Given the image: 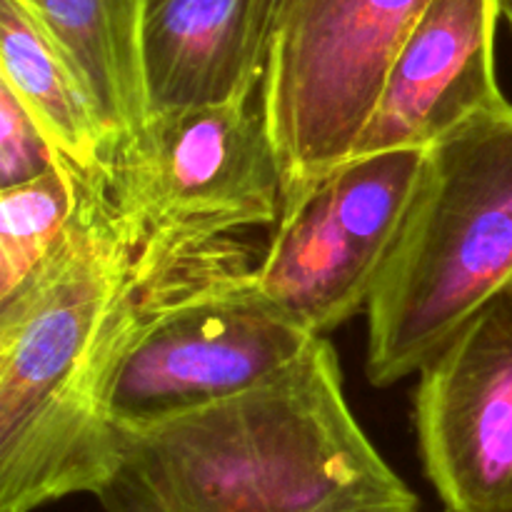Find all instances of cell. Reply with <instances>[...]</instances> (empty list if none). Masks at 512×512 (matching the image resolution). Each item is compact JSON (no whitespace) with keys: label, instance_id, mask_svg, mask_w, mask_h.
I'll list each match as a JSON object with an SVG mask.
<instances>
[{"label":"cell","instance_id":"6da1fadb","mask_svg":"<svg viewBox=\"0 0 512 512\" xmlns=\"http://www.w3.org/2000/svg\"><path fill=\"white\" fill-rule=\"evenodd\" d=\"M73 180L75 208L60 243L0 298V512L95 495L118 460L110 400L150 280L113 183Z\"/></svg>","mask_w":512,"mask_h":512},{"label":"cell","instance_id":"7a4b0ae2","mask_svg":"<svg viewBox=\"0 0 512 512\" xmlns=\"http://www.w3.org/2000/svg\"><path fill=\"white\" fill-rule=\"evenodd\" d=\"M118 428L93 495L105 512H418L355 418L328 335L245 393Z\"/></svg>","mask_w":512,"mask_h":512},{"label":"cell","instance_id":"3957f363","mask_svg":"<svg viewBox=\"0 0 512 512\" xmlns=\"http://www.w3.org/2000/svg\"><path fill=\"white\" fill-rule=\"evenodd\" d=\"M512 288V103L425 150L393 253L368 300L365 373L390 388L418 373Z\"/></svg>","mask_w":512,"mask_h":512},{"label":"cell","instance_id":"277c9868","mask_svg":"<svg viewBox=\"0 0 512 512\" xmlns=\"http://www.w3.org/2000/svg\"><path fill=\"white\" fill-rule=\"evenodd\" d=\"M233 245L150 280L148 308L113 388L118 425L163 420L245 393L320 335L280 318L240 283Z\"/></svg>","mask_w":512,"mask_h":512},{"label":"cell","instance_id":"5b68a950","mask_svg":"<svg viewBox=\"0 0 512 512\" xmlns=\"http://www.w3.org/2000/svg\"><path fill=\"white\" fill-rule=\"evenodd\" d=\"M428 5L298 0L280 20L258 108L283 173V213L353 155L390 65Z\"/></svg>","mask_w":512,"mask_h":512},{"label":"cell","instance_id":"8992f818","mask_svg":"<svg viewBox=\"0 0 512 512\" xmlns=\"http://www.w3.org/2000/svg\"><path fill=\"white\" fill-rule=\"evenodd\" d=\"M115 198L138 233L148 280L230 245V235L275 228L283 173L258 100L155 120L148 155Z\"/></svg>","mask_w":512,"mask_h":512},{"label":"cell","instance_id":"52a82bcc","mask_svg":"<svg viewBox=\"0 0 512 512\" xmlns=\"http://www.w3.org/2000/svg\"><path fill=\"white\" fill-rule=\"evenodd\" d=\"M418 375L415 435L445 512H512V288Z\"/></svg>","mask_w":512,"mask_h":512},{"label":"cell","instance_id":"ba28073f","mask_svg":"<svg viewBox=\"0 0 512 512\" xmlns=\"http://www.w3.org/2000/svg\"><path fill=\"white\" fill-rule=\"evenodd\" d=\"M498 0H430L390 65L350 158L428 150L505 100L495 70Z\"/></svg>","mask_w":512,"mask_h":512},{"label":"cell","instance_id":"9c48e42d","mask_svg":"<svg viewBox=\"0 0 512 512\" xmlns=\"http://www.w3.org/2000/svg\"><path fill=\"white\" fill-rule=\"evenodd\" d=\"M385 260L318 183L280 215L258 263L240 268V283L280 318L328 335L368 308Z\"/></svg>","mask_w":512,"mask_h":512},{"label":"cell","instance_id":"30bf717a","mask_svg":"<svg viewBox=\"0 0 512 512\" xmlns=\"http://www.w3.org/2000/svg\"><path fill=\"white\" fill-rule=\"evenodd\" d=\"M268 45L263 0H148L143 73L153 123L258 98Z\"/></svg>","mask_w":512,"mask_h":512},{"label":"cell","instance_id":"8fae6325","mask_svg":"<svg viewBox=\"0 0 512 512\" xmlns=\"http://www.w3.org/2000/svg\"><path fill=\"white\" fill-rule=\"evenodd\" d=\"M50 30L93 90L118 140L115 190L150 150L153 115L143 73V20L148 0H23Z\"/></svg>","mask_w":512,"mask_h":512},{"label":"cell","instance_id":"7c38bea8","mask_svg":"<svg viewBox=\"0 0 512 512\" xmlns=\"http://www.w3.org/2000/svg\"><path fill=\"white\" fill-rule=\"evenodd\" d=\"M0 83L48 135L60 163L115 188L118 140L73 60L23 0H0Z\"/></svg>","mask_w":512,"mask_h":512},{"label":"cell","instance_id":"4fadbf2b","mask_svg":"<svg viewBox=\"0 0 512 512\" xmlns=\"http://www.w3.org/2000/svg\"><path fill=\"white\" fill-rule=\"evenodd\" d=\"M75 208V180L65 163L40 178L0 188V298L23 285L63 238Z\"/></svg>","mask_w":512,"mask_h":512},{"label":"cell","instance_id":"5bb4252c","mask_svg":"<svg viewBox=\"0 0 512 512\" xmlns=\"http://www.w3.org/2000/svg\"><path fill=\"white\" fill-rule=\"evenodd\" d=\"M58 165V153L33 115L0 83V188L40 178Z\"/></svg>","mask_w":512,"mask_h":512},{"label":"cell","instance_id":"9a60e30c","mask_svg":"<svg viewBox=\"0 0 512 512\" xmlns=\"http://www.w3.org/2000/svg\"><path fill=\"white\" fill-rule=\"evenodd\" d=\"M298 3V0H263V10H265V25H268V35L270 40H273V33L278 30L280 20L288 15V10L293 8V5Z\"/></svg>","mask_w":512,"mask_h":512},{"label":"cell","instance_id":"2e32d148","mask_svg":"<svg viewBox=\"0 0 512 512\" xmlns=\"http://www.w3.org/2000/svg\"><path fill=\"white\" fill-rule=\"evenodd\" d=\"M498 8H500V18L508 20V25L512 28V0H498Z\"/></svg>","mask_w":512,"mask_h":512},{"label":"cell","instance_id":"e0dca14e","mask_svg":"<svg viewBox=\"0 0 512 512\" xmlns=\"http://www.w3.org/2000/svg\"><path fill=\"white\" fill-rule=\"evenodd\" d=\"M418 512H420V510H418Z\"/></svg>","mask_w":512,"mask_h":512}]
</instances>
